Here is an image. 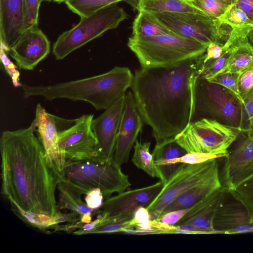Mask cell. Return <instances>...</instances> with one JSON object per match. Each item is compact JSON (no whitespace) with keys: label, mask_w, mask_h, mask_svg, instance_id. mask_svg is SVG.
Returning a JSON list of instances; mask_svg holds the SVG:
<instances>
[{"label":"cell","mask_w":253,"mask_h":253,"mask_svg":"<svg viewBox=\"0 0 253 253\" xmlns=\"http://www.w3.org/2000/svg\"><path fill=\"white\" fill-rule=\"evenodd\" d=\"M196 59L165 67H141L135 72L132 93L143 121L152 129L156 146L174 140L192 122L198 76Z\"/></svg>","instance_id":"obj_1"},{"label":"cell","mask_w":253,"mask_h":253,"mask_svg":"<svg viewBox=\"0 0 253 253\" xmlns=\"http://www.w3.org/2000/svg\"><path fill=\"white\" fill-rule=\"evenodd\" d=\"M0 151L1 194L23 211L55 216L59 177L32 128L3 131Z\"/></svg>","instance_id":"obj_2"},{"label":"cell","mask_w":253,"mask_h":253,"mask_svg":"<svg viewBox=\"0 0 253 253\" xmlns=\"http://www.w3.org/2000/svg\"><path fill=\"white\" fill-rule=\"evenodd\" d=\"M134 75L129 68L116 66L96 76L51 85L22 84L24 98L41 96L48 101L67 99L88 102L96 110H106L126 94Z\"/></svg>","instance_id":"obj_3"},{"label":"cell","mask_w":253,"mask_h":253,"mask_svg":"<svg viewBox=\"0 0 253 253\" xmlns=\"http://www.w3.org/2000/svg\"><path fill=\"white\" fill-rule=\"evenodd\" d=\"M58 181L81 195L99 188L105 200L114 193L125 191L131 185L128 175L123 172L121 166L113 159L106 162L93 159L66 160Z\"/></svg>","instance_id":"obj_4"},{"label":"cell","mask_w":253,"mask_h":253,"mask_svg":"<svg viewBox=\"0 0 253 253\" xmlns=\"http://www.w3.org/2000/svg\"><path fill=\"white\" fill-rule=\"evenodd\" d=\"M127 44L143 68L165 67L197 58L208 46L173 32L154 37L131 36Z\"/></svg>","instance_id":"obj_5"},{"label":"cell","mask_w":253,"mask_h":253,"mask_svg":"<svg viewBox=\"0 0 253 253\" xmlns=\"http://www.w3.org/2000/svg\"><path fill=\"white\" fill-rule=\"evenodd\" d=\"M242 103L230 90L198 76L191 122L207 118L239 129Z\"/></svg>","instance_id":"obj_6"},{"label":"cell","mask_w":253,"mask_h":253,"mask_svg":"<svg viewBox=\"0 0 253 253\" xmlns=\"http://www.w3.org/2000/svg\"><path fill=\"white\" fill-rule=\"evenodd\" d=\"M77 25L59 36L52 46L56 60L65 58L71 52L104 33L116 28L128 18L123 7L114 3L83 17Z\"/></svg>","instance_id":"obj_7"},{"label":"cell","mask_w":253,"mask_h":253,"mask_svg":"<svg viewBox=\"0 0 253 253\" xmlns=\"http://www.w3.org/2000/svg\"><path fill=\"white\" fill-rule=\"evenodd\" d=\"M240 133L239 129L215 120L202 118L190 123L174 140L187 153L200 152L225 157L228 148Z\"/></svg>","instance_id":"obj_8"},{"label":"cell","mask_w":253,"mask_h":253,"mask_svg":"<svg viewBox=\"0 0 253 253\" xmlns=\"http://www.w3.org/2000/svg\"><path fill=\"white\" fill-rule=\"evenodd\" d=\"M152 13V12H151ZM158 20L171 32L207 45H222L227 41L232 28L219 19L195 12H155Z\"/></svg>","instance_id":"obj_9"},{"label":"cell","mask_w":253,"mask_h":253,"mask_svg":"<svg viewBox=\"0 0 253 253\" xmlns=\"http://www.w3.org/2000/svg\"><path fill=\"white\" fill-rule=\"evenodd\" d=\"M217 159L196 164H181L164 184L157 197L146 208L151 220L157 219L163 209L178 195L219 173Z\"/></svg>","instance_id":"obj_10"},{"label":"cell","mask_w":253,"mask_h":253,"mask_svg":"<svg viewBox=\"0 0 253 253\" xmlns=\"http://www.w3.org/2000/svg\"><path fill=\"white\" fill-rule=\"evenodd\" d=\"M93 115H84L74 120L71 126L59 130V146L66 160L93 159L97 144L91 128Z\"/></svg>","instance_id":"obj_11"},{"label":"cell","mask_w":253,"mask_h":253,"mask_svg":"<svg viewBox=\"0 0 253 253\" xmlns=\"http://www.w3.org/2000/svg\"><path fill=\"white\" fill-rule=\"evenodd\" d=\"M125 95L100 116L92 120L91 128L97 141L93 160L106 162L113 159L124 108Z\"/></svg>","instance_id":"obj_12"},{"label":"cell","mask_w":253,"mask_h":253,"mask_svg":"<svg viewBox=\"0 0 253 253\" xmlns=\"http://www.w3.org/2000/svg\"><path fill=\"white\" fill-rule=\"evenodd\" d=\"M164 184L161 180L152 185L125 191L105 200L99 223L110 218L134 214L140 207L147 208L159 194Z\"/></svg>","instance_id":"obj_13"},{"label":"cell","mask_w":253,"mask_h":253,"mask_svg":"<svg viewBox=\"0 0 253 253\" xmlns=\"http://www.w3.org/2000/svg\"><path fill=\"white\" fill-rule=\"evenodd\" d=\"M247 136L236 147L228 151L222 169V186L227 192L253 175V134Z\"/></svg>","instance_id":"obj_14"},{"label":"cell","mask_w":253,"mask_h":253,"mask_svg":"<svg viewBox=\"0 0 253 253\" xmlns=\"http://www.w3.org/2000/svg\"><path fill=\"white\" fill-rule=\"evenodd\" d=\"M50 42L36 27L23 32L9 48L7 53L21 70H32L49 53Z\"/></svg>","instance_id":"obj_15"},{"label":"cell","mask_w":253,"mask_h":253,"mask_svg":"<svg viewBox=\"0 0 253 253\" xmlns=\"http://www.w3.org/2000/svg\"><path fill=\"white\" fill-rule=\"evenodd\" d=\"M59 118L47 112L41 104L38 103L35 118L30 126L43 146L49 165L58 177L66 162L59 146V129L57 127Z\"/></svg>","instance_id":"obj_16"},{"label":"cell","mask_w":253,"mask_h":253,"mask_svg":"<svg viewBox=\"0 0 253 253\" xmlns=\"http://www.w3.org/2000/svg\"><path fill=\"white\" fill-rule=\"evenodd\" d=\"M143 122L133 94L129 91L125 95L124 108L113 159L119 166L127 162L131 150L142 129Z\"/></svg>","instance_id":"obj_17"},{"label":"cell","mask_w":253,"mask_h":253,"mask_svg":"<svg viewBox=\"0 0 253 253\" xmlns=\"http://www.w3.org/2000/svg\"><path fill=\"white\" fill-rule=\"evenodd\" d=\"M212 224L218 234L253 233V223L250 221L248 211L237 200L229 202L224 201L216 210Z\"/></svg>","instance_id":"obj_18"},{"label":"cell","mask_w":253,"mask_h":253,"mask_svg":"<svg viewBox=\"0 0 253 253\" xmlns=\"http://www.w3.org/2000/svg\"><path fill=\"white\" fill-rule=\"evenodd\" d=\"M24 0H0V47L7 53L23 32Z\"/></svg>","instance_id":"obj_19"},{"label":"cell","mask_w":253,"mask_h":253,"mask_svg":"<svg viewBox=\"0 0 253 253\" xmlns=\"http://www.w3.org/2000/svg\"><path fill=\"white\" fill-rule=\"evenodd\" d=\"M222 186L199 203L174 225L188 224L206 229L211 234H218L213 227V216L218 207L224 201L226 192Z\"/></svg>","instance_id":"obj_20"},{"label":"cell","mask_w":253,"mask_h":253,"mask_svg":"<svg viewBox=\"0 0 253 253\" xmlns=\"http://www.w3.org/2000/svg\"><path fill=\"white\" fill-rule=\"evenodd\" d=\"M222 186L219 174L217 173L176 197L163 209L157 219L172 211L190 209Z\"/></svg>","instance_id":"obj_21"},{"label":"cell","mask_w":253,"mask_h":253,"mask_svg":"<svg viewBox=\"0 0 253 253\" xmlns=\"http://www.w3.org/2000/svg\"><path fill=\"white\" fill-rule=\"evenodd\" d=\"M57 189L59 195L60 209H67L77 213L80 222L83 224L91 222L92 216L97 213H101L99 209L89 208L83 202L81 194L69 187L62 182L58 181Z\"/></svg>","instance_id":"obj_22"},{"label":"cell","mask_w":253,"mask_h":253,"mask_svg":"<svg viewBox=\"0 0 253 253\" xmlns=\"http://www.w3.org/2000/svg\"><path fill=\"white\" fill-rule=\"evenodd\" d=\"M249 40L248 36H246L230 45H232V50L224 71L241 73L253 67V45Z\"/></svg>","instance_id":"obj_23"},{"label":"cell","mask_w":253,"mask_h":253,"mask_svg":"<svg viewBox=\"0 0 253 253\" xmlns=\"http://www.w3.org/2000/svg\"><path fill=\"white\" fill-rule=\"evenodd\" d=\"M136 8L149 12H195L205 13L189 0H136ZM206 14V13H205Z\"/></svg>","instance_id":"obj_24"},{"label":"cell","mask_w":253,"mask_h":253,"mask_svg":"<svg viewBox=\"0 0 253 253\" xmlns=\"http://www.w3.org/2000/svg\"><path fill=\"white\" fill-rule=\"evenodd\" d=\"M132 36L138 37H154L169 34L171 32L151 12L140 10L132 24Z\"/></svg>","instance_id":"obj_25"},{"label":"cell","mask_w":253,"mask_h":253,"mask_svg":"<svg viewBox=\"0 0 253 253\" xmlns=\"http://www.w3.org/2000/svg\"><path fill=\"white\" fill-rule=\"evenodd\" d=\"M10 203L12 211L21 220L33 227L40 229L51 228L61 222L70 221L74 216L72 212L65 213L59 211L55 216L49 217L23 211L14 203Z\"/></svg>","instance_id":"obj_26"},{"label":"cell","mask_w":253,"mask_h":253,"mask_svg":"<svg viewBox=\"0 0 253 253\" xmlns=\"http://www.w3.org/2000/svg\"><path fill=\"white\" fill-rule=\"evenodd\" d=\"M133 215L134 214H130L110 218L99 223L91 229L86 231L78 230L73 233L77 235L116 232L127 233L134 230L132 222Z\"/></svg>","instance_id":"obj_27"},{"label":"cell","mask_w":253,"mask_h":253,"mask_svg":"<svg viewBox=\"0 0 253 253\" xmlns=\"http://www.w3.org/2000/svg\"><path fill=\"white\" fill-rule=\"evenodd\" d=\"M150 142L142 143L137 140L134 145L132 162L135 166L153 177H159L154 159L150 152Z\"/></svg>","instance_id":"obj_28"},{"label":"cell","mask_w":253,"mask_h":253,"mask_svg":"<svg viewBox=\"0 0 253 253\" xmlns=\"http://www.w3.org/2000/svg\"><path fill=\"white\" fill-rule=\"evenodd\" d=\"M125 0H67L65 3L71 11L83 17L103 7Z\"/></svg>","instance_id":"obj_29"},{"label":"cell","mask_w":253,"mask_h":253,"mask_svg":"<svg viewBox=\"0 0 253 253\" xmlns=\"http://www.w3.org/2000/svg\"><path fill=\"white\" fill-rule=\"evenodd\" d=\"M228 192L244 205L253 223V175Z\"/></svg>","instance_id":"obj_30"},{"label":"cell","mask_w":253,"mask_h":253,"mask_svg":"<svg viewBox=\"0 0 253 253\" xmlns=\"http://www.w3.org/2000/svg\"><path fill=\"white\" fill-rule=\"evenodd\" d=\"M218 19L232 29L247 26H253L247 14L235 4L231 5Z\"/></svg>","instance_id":"obj_31"},{"label":"cell","mask_w":253,"mask_h":253,"mask_svg":"<svg viewBox=\"0 0 253 253\" xmlns=\"http://www.w3.org/2000/svg\"><path fill=\"white\" fill-rule=\"evenodd\" d=\"M223 45L212 42L208 45L205 52L197 57L196 63L198 76L211 66L224 51Z\"/></svg>","instance_id":"obj_32"},{"label":"cell","mask_w":253,"mask_h":253,"mask_svg":"<svg viewBox=\"0 0 253 253\" xmlns=\"http://www.w3.org/2000/svg\"><path fill=\"white\" fill-rule=\"evenodd\" d=\"M150 215L146 208L140 207L134 212L132 219L134 230L127 234H153L154 229L151 224Z\"/></svg>","instance_id":"obj_33"},{"label":"cell","mask_w":253,"mask_h":253,"mask_svg":"<svg viewBox=\"0 0 253 253\" xmlns=\"http://www.w3.org/2000/svg\"><path fill=\"white\" fill-rule=\"evenodd\" d=\"M187 152L174 140L160 146H155L152 154L154 161L170 160L179 158Z\"/></svg>","instance_id":"obj_34"},{"label":"cell","mask_w":253,"mask_h":253,"mask_svg":"<svg viewBox=\"0 0 253 253\" xmlns=\"http://www.w3.org/2000/svg\"><path fill=\"white\" fill-rule=\"evenodd\" d=\"M189 1L192 5L206 14L218 19L230 6L226 2L219 0H191Z\"/></svg>","instance_id":"obj_35"},{"label":"cell","mask_w":253,"mask_h":253,"mask_svg":"<svg viewBox=\"0 0 253 253\" xmlns=\"http://www.w3.org/2000/svg\"><path fill=\"white\" fill-rule=\"evenodd\" d=\"M42 0H24L23 32L38 27L39 9Z\"/></svg>","instance_id":"obj_36"},{"label":"cell","mask_w":253,"mask_h":253,"mask_svg":"<svg viewBox=\"0 0 253 253\" xmlns=\"http://www.w3.org/2000/svg\"><path fill=\"white\" fill-rule=\"evenodd\" d=\"M240 73L224 71L208 81L219 84L228 88L235 93L243 102L238 89V81Z\"/></svg>","instance_id":"obj_37"},{"label":"cell","mask_w":253,"mask_h":253,"mask_svg":"<svg viewBox=\"0 0 253 253\" xmlns=\"http://www.w3.org/2000/svg\"><path fill=\"white\" fill-rule=\"evenodd\" d=\"M223 48L224 51L221 56L211 66L202 72L199 77L209 80L226 69L231 54L232 45Z\"/></svg>","instance_id":"obj_38"},{"label":"cell","mask_w":253,"mask_h":253,"mask_svg":"<svg viewBox=\"0 0 253 253\" xmlns=\"http://www.w3.org/2000/svg\"><path fill=\"white\" fill-rule=\"evenodd\" d=\"M224 157L222 155L206 154L200 152L187 153L182 157L170 160H163L166 163L180 165L182 164H196L210 160Z\"/></svg>","instance_id":"obj_39"},{"label":"cell","mask_w":253,"mask_h":253,"mask_svg":"<svg viewBox=\"0 0 253 253\" xmlns=\"http://www.w3.org/2000/svg\"><path fill=\"white\" fill-rule=\"evenodd\" d=\"M239 130L244 133L253 131V98L248 97L244 100Z\"/></svg>","instance_id":"obj_40"},{"label":"cell","mask_w":253,"mask_h":253,"mask_svg":"<svg viewBox=\"0 0 253 253\" xmlns=\"http://www.w3.org/2000/svg\"><path fill=\"white\" fill-rule=\"evenodd\" d=\"M239 95L243 102L253 90V67L240 73L238 81Z\"/></svg>","instance_id":"obj_41"},{"label":"cell","mask_w":253,"mask_h":253,"mask_svg":"<svg viewBox=\"0 0 253 253\" xmlns=\"http://www.w3.org/2000/svg\"><path fill=\"white\" fill-rule=\"evenodd\" d=\"M7 53L0 47V60L4 69L10 76L13 85L15 87L22 85L20 82V73L17 69V66L15 65L8 57Z\"/></svg>","instance_id":"obj_42"},{"label":"cell","mask_w":253,"mask_h":253,"mask_svg":"<svg viewBox=\"0 0 253 253\" xmlns=\"http://www.w3.org/2000/svg\"><path fill=\"white\" fill-rule=\"evenodd\" d=\"M84 199L87 206L92 209H98L102 207L103 204V196L99 188H95L86 195Z\"/></svg>","instance_id":"obj_43"},{"label":"cell","mask_w":253,"mask_h":253,"mask_svg":"<svg viewBox=\"0 0 253 253\" xmlns=\"http://www.w3.org/2000/svg\"><path fill=\"white\" fill-rule=\"evenodd\" d=\"M190 209V208L172 211L155 220L170 225H174L189 211Z\"/></svg>","instance_id":"obj_44"},{"label":"cell","mask_w":253,"mask_h":253,"mask_svg":"<svg viewBox=\"0 0 253 253\" xmlns=\"http://www.w3.org/2000/svg\"><path fill=\"white\" fill-rule=\"evenodd\" d=\"M235 4L247 14L253 25V0H237Z\"/></svg>","instance_id":"obj_45"},{"label":"cell","mask_w":253,"mask_h":253,"mask_svg":"<svg viewBox=\"0 0 253 253\" xmlns=\"http://www.w3.org/2000/svg\"><path fill=\"white\" fill-rule=\"evenodd\" d=\"M248 38L251 42L253 44V28L250 31L248 35Z\"/></svg>","instance_id":"obj_46"},{"label":"cell","mask_w":253,"mask_h":253,"mask_svg":"<svg viewBox=\"0 0 253 253\" xmlns=\"http://www.w3.org/2000/svg\"><path fill=\"white\" fill-rule=\"evenodd\" d=\"M248 97L253 98V90L248 94V95L246 97V98Z\"/></svg>","instance_id":"obj_47"},{"label":"cell","mask_w":253,"mask_h":253,"mask_svg":"<svg viewBox=\"0 0 253 253\" xmlns=\"http://www.w3.org/2000/svg\"><path fill=\"white\" fill-rule=\"evenodd\" d=\"M67 0H54V1L58 2V3H61L62 2H65Z\"/></svg>","instance_id":"obj_48"},{"label":"cell","mask_w":253,"mask_h":253,"mask_svg":"<svg viewBox=\"0 0 253 253\" xmlns=\"http://www.w3.org/2000/svg\"><path fill=\"white\" fill-rule=\"evenodd\" d=\"M52 0H42V1H49V2L51 1Z\"/></svg>","instance_id":"obj_49"},{"label":"cell","mask_w":253,"mask_h":253,"mask_svg":"<svg viewBox=\"0 0 253 253\" xmlns=\"http://www.w3.org/2000/svg\"><path fill=\"white\" fill-rule=\"evenodd\" d=\"M249 132H251V133H252L253 134V131Z\"/></svg>","instance_id":"obj_50"},{"label":"cell","mask_w":253,"mask_h":253,"mask_svg":"<svg viewBox=\"0 0 253 253\" xmlns=\"http://www.w3.org/2000/svg\"></svg>","instance_id":"obj_51"}]
</instances>
